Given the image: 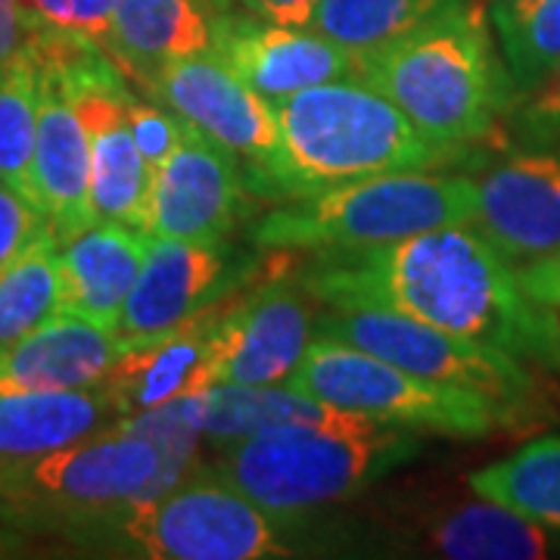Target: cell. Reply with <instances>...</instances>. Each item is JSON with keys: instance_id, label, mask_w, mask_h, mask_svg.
<instances>
[{"instance_id": "14", "label": "cell", "mask_w": 560, "mask_h": 560, "mask_svg": "<svg viewBox=\"0 0 560 560\" xmlns=\"http://www.w3.org/2000/svg\"><path fill=\"white\" fill-rule=\"evenodd\" d=\"M32 60L38 66V140L32 160V202L60 243H66L97 221L91 209L88 135L60 72L38 57Z\"/></svg>"}, {"instance_id": "20", "label": "cell", "mask_w": 560, "mask_h": 560, "mask_svg": "<svg viewBox=\"0 0 560 560\" xmlns=\"http://www.w3.org/2000/svg\"><path fill=\"white\" fill-rule=\"evenodd\" d=\"M147 243L150 237L143 231L113 221H94L60 243L66 312L116 330L147 256Z\"/></svg>"}, {"instance_id": "12", "label": "cell", "mask_w": 560, "mask_h": 560, "mask_svg": "<svg viewBox=\"0 0 560 560\" xmlns=\"http://www.w3.org/2000/svg\"><path fill=\"white\" fill-rule=\"evenodd\" d=\"M212 54L271 103L315 84L355 79V57L334 40L261 16L215 13Z\"/></svg>"}, {"instance_id": "31", "label": "cell", "mask_w": 560, "mask_h": 560, "mask_svg": "<svg viewBox=\"0 0 560 560\" xmlns=\"http://www.w3.org/2000/svg\"><path fill=\"white\" fill-rule=\"evenodd\" d=\"M128 125L138 143L140 156L147 160L150 172H156L162 162L172 156V150L178 147L184 119H178L168 106H153V103H140L131 97L128 103Z\"/></svg>"}, {"instance_id": "13", "label": "cell", "mask_w": 560, "mask_h": 560, "mask_svg": "<svg viewBox=\"0 0 560 560\" xmlns=\"http://www.w3.org/2000/svg\"><path fill=\"white\" fill-rule=\"evenodd\" d=\"M508 261H533L560 246V160L533 150L504 160L477 180L470 221Z\"/></svg>"}, {"instance_id": "21", "label": "cell", "mask_w": 560, "mask_h": 560, "mask_svg": "<svg viewBox=\"0 0 560 560\" xmlns=\"http://www.w3.org/2000/svg\"><path fill=\"white\" fill-rule=\"evenodd\" d=\"M119 423V408L103 386L0 393V464L38 458Z\"/></svg>"}, {"instance_id": "17", "label": "cell", "mask_w": 560, "mask_h": 560, "mask_svg": "<svg viewBox=\"0 0 560 560\" xmlns=\"http://www.w3.org/2000/svg\"><path fill=\"white\" fill-rule=\"evenodd\" d=\"M221 275L224 256L219 243L150 237L140 275L121 308L119 340H147L200 315Z\"/></svg>"}, {"instance_id": "6", "label": "cell", "mask_w": 560, "mask_h": 560, "mask_svg": "<svg viewBox=\"0 0 560 560\" xmlns=\"http://www.w3.org/2000/svg\"><path fill=\"white\" fill-rule=\"evenodd\" d=\"M287 386L340 411L455 440H480L504 420V401L489 393L427 381L324 334L308 342Z\"/></svg>"}, {"instance_id": "9", "label": "cell", "mask_w": 560, "mask_h": 560, "mask_svg": "<svg viewBox=\"0 0 560 560\" xmlns=\"http://www.w3.org/2000/svg\"><path fill=\"white\" fill-rule=\"evenodd\" d=\"M320 334L359 346L427 381L467 386L495 396L504 405L526 399L529 374L517 355L448 334L427 320L381 305H342L318 320Z\"/></svg>"}, {"instance_id": "23", "label": "cell", "mask_w": 560, "mask_h": 560, "mask_svg": "<svg viewBox=\"0 0 560 560\" xmlns=\"http://www.w3.org/2000/svg\"><path fill=\"white\" fill-rule=\"evenodd\" d=\"M480 499L499 501L526 521L560 529V436H541L467 477Z\"/></svg>"}, {"instance_id": "8", "label": "cell", "mask_w": 560, "mask_h": 560, "mask_svg": "<svg viewBox=\"0 0 560 560\" xmlns=\"http://www.w3.org/2000/svg\"><path fill=\"white\" fill-rule=\"evenodd\" d=\"M125 555L150 560L287 558L278 517L224 480L184 482L88 523Z\"/></svg>"}, {"instance_id": "19", "label": "cell", "mask_w": 560, "mask_h": 560, "mask_svg": "<svg viewBox=\"0 0 560 560\" xmlns=\"http://www.w3.org/2000/svg\"><path fill=\"white\" fill-rule=\"evenodd\" d=\"M212 0H116L106 54L153 91L162 66L212 50Z\"/></svg>"}, {"instance_id": "28", "label": "cell", "mask_w": 560, "mask_h": 560, "mask_svg": "<svg viewBox=\"0 0 560 560\" xmlns=\"http://www.w3.org/2000/svg\"><path fill=\"white\" fill-rule=\"evenodd\" d=\"M38 140V66L28 50L0 69V180L32 202ZM35 206V202H32Z\"/></svg>"}, {"instance_id": "27", "label": "cell", "mask_w": 560, "mask_h": 560, "mask_svg": "<svg viewBox=\"0 0 560 560\" xmlns=\"http://www.w3.org/2000/svg\"><path fill=\"white\" fill-rule=\"evenodd\" d=\"M492 25L508 79L523 97L560 62V0H495Z\"/></svg>"}, {"instance_id": "32", "label": "cell", "mask_w": 560, "mask_h": 560, "mask_svg": "<svg viewBox=\"0 0 560 560\" xmlns=\"http://www.w3.org/2000/svg\"><path fill=\"white\" fill-rule=\"evenodd\" d=\"M44 231H50L47 219L22 194L0 180V271Z\"/></svg>"}, {"instance_id": "29", "label": "cell", "mask_w": 560, "mask_h": 560, "mask_svg": "<svg viewBox=\"0 0 560 560\" xmlns=\"http://www.w3.org/2000/svg\"><path fill=\"white\" fill-rule=\"evenodd\" d=\"M116 0H22L28 25H47L106 47Z\"/></svg>"}, {"instance_id": "25", "label": "cell", "mask_w": 560, "mask_h": 560, "mask_svg": "<svg viewBox=\"0 0 560 560\" xmlns=\"http://www.w3.org/2000/svg\"><path fill=\"white\" fill-rule=\"evenodd\" d=\"M66 312L60 237L44 231L0 271V352Z\"/></svg>"}, {"instance_id": "10", "label": "cell", "mask_w": 560, "mask_h": 560, "mask_svg": "<svg viewBox=\"0 0 560 560\" xmlns=\"http://www.w3.org/2000/svg\"><path fill=\"white\" fill-rule=\"evenodd\" d=\"M237 156L184 121L178 147L153 172L147 237L219 243L241 215Z\"/></svg>"}, {"instance_id": "5", "label": "cell", "mask_w": 560, "mask_h": 560, "mask_svg": "<svg viewBox=\"0 0 560 560\" xmlns=\"http://www.w3.org/2000/svg\"><path fill=\"white\" fill-rule=\"evenodd\" d=\"M477 215V180L460 175L389 172L300 197L265 215L256 243L265 249L352 253L401 241L420 231L470 224Z\"/></svg>"}, {"instance_id": "18", "label": "cell", "mask_w": 560, "mask_h": 560, "mask_svg": "<svg viewBox=\"0 0 560 560\" xmlns=\"http://www.w3.org/2000/svg\"><path fill=\"white\" fill-rule=\"evenodd\" d=\"M121 340L94 320L60 312L0 352V393H60L103 386Z\"/></svg>"}, {"instance_id": "15", "label": "cell", "mask_w": 560, "mask_h": 560, "mask_svg": "<svg viewBox=\"0 0 560 560\" xmlns=\"http://www.w3.org/2000/svg\"><path fill=\"white\" fill-rule=\"evenodd\" d=\"M224 315V312H221ZM219 312H206L178 327L138 342H121V352L103 389L116 401L121 420L156 411L162 405L200 396L212 386V352L221 324Z\"/></svg>"}, {"instance_id": "1", "label": "cell", "mask_w": 560, "mask_h": 560, "mask_svg": "<svg viewBox=\"0 0 560 560\" xmlns=\"http://www.w3.org/2000/svg\"><path fill=\"white\" fill-rule=\"evenodd\" d=\"M305 283L330 308L381 305L517 359L560 364V324L551 308L526 296L521 275L474 224L327 253Z\"/></svg>"}, {"instance_id": "34", "label": "cell", "mask_w": 560, "mask_h": 560, "mask_svg": "<svg viewBox=\"0 0 560 560\" xmlns=\"http://www.w3.org/2000/svg\"><path fill=\"white\" fill-rule=\"evenodd\" d=\"M25 40H28V20L22 0H0V69L20 57Z\"/></svg>"}, {"instance_id": "30", "label": "cell", "mask_w": 560, "mask_h": 560, "mask_svg": "<svg viewBox=\"0 0 560 560\" xmlns=\"http://www.w3.org/2000/svg\"><path fill=\"white\" fill-rule=\"evenodd\" d=\"M514 128L526 143L548 147L560 140V62L551 75L536 84L529 94L517 97L514 109Z\"/></svg>"}, {"instance_id": "33", "label": "cell", "mask_w": 560, "mask_h": 560, "mask_svg": "<svg viewBox=\"0 0 560 560\" xmlns=\"http://www.w3.org/2000/svg\"><path fill=\"white\" fill-rule=\"evenodd\" d=\"M517 275H521L523 290L529 300L548 305V308H560V246L541 259L526 261Z\"/></svg>"}, {"instance_id": "22", "label": "cell", "mask_w": 560, "mask_h": 560, "mask_svg": "<svg viewBox=\"0 0 560 560\" xmlns=\"http://www.w3.org/2000/svg\"><path fill=\"white\" fill-rule=\"evenodd\" d=\"M200 405V430L212 440L237 442L259 430L283 427V423H337L352 418V411H340L334 405L308 399L287 383L278 386H209L197 396Z\"/></svg>"}, {"instance_id": "4", "label": "cell", "mask_w": 560, "mask_h": 560, "mask_svg": "<svg viewBox=\"0 0 560 560\" xmlns=\"http://www.w3.org/2000/svg\"><path fill=\"white\" fill-rule=\"evenodd\" d=\"M418 452V430L364 415L283 423L231 442L219 460V480L283 521L359 492Z\"/></svg>"}, {"instance_id": "7", "label": "cell", "mask_w": 560, "mask_h": 560, "mask_svg": "<svg viewBox=\"0 0 560 560\" xmlns=\"http://www.w3.org/2000/svg\"><path fill=\"white\" fill-rule=\"evenodd\" d=\"M165 489L160 445L128 423L38 458L0 464V511L40 523L88 526Z\"/></svg>"}, {"instance_id": "2", "label": "cell", "mask_w": 560, "mask_h": 560, "mask_svg": "<svg viewBox=\"0 0 560 560\" xmlns=\"http://www.w3.org/2000/svg\"><path fill=\"white\" fill-rule=\"evenodd\" d=\"M275 109L278 150L259 172L293 200L389 172H427L458 156L455 147L427 138L396 103L355 79L305 88Z\"/></svg>"}, {"instance_id": "24", "label": "cell", "mask_w": 560, "mask_h": 560, "mask_svg": "<svg viewBox=\"0 0 560 560\" xmlns=\"http://www.w3.org/2000/svg\"><path fill=\"white\" fill-rule=\"evenodd\" d=\"M448 3L452 0H318L305 28L359 60L418 32Z\"/></svg>"}, {"instance_id": "26", "label": "cell", "mask_w": 560, "mask_h": 560, "mask_svg": "<svg viewBox=\"0 0 560 560\" xmlns=\"http://www.w3.org/2000/svg\"><path fill=\"white\" fill-rule=\"evenodd\" d=\"M433 545L440 555L458 560H536L548 555L539 523L489 499L442 517L433 526Z\"/></svg>"}, {"instance_id": "11", "label": "cell", "mask_w": 560, "mask_h": 560, "mask_svg": "<svg viewBox=\"0 0 560 560\" xmlns=\"http://www.w3.org/2000/svg\"><path fill=\"white\" fill-rule=\"evenodd\" d=\"M153 94L178 119L256 168L278 150V109L212 50L162 66Z\"/></svg>"}, {"instance_id": "3", "label": "cell", "mask_w": 560, "mask_h": 560, "mask_svg": "<svg viewBox=\"0 0 560 560\" xmlns=\"http://www.w3.org/2000/svg\"><path fill=\"white\" fill-rule=\"evenodd\" d=\"M355 81L396 103L427 138L455 150L492 135L517 101L492 54L482 10L467 0H452L418 32L359 57Z\"/></svg>"}, {"instance_id": "16", "label": "cell", "mask_w": 560, "mask_h": 560, "mask_svg": "<svg viewBox=\"0 0 560 560\" xmlns=\"http://www.w3.org/2000/svg\"><path fill=\"white\" fill-rule=\"evenodd\" d=\"M312 342V312L290 290H268L224 312L212 352V386H278Z\"/></svg>"}, {"instance_id": "35", "label": "cell", "mask_w": 560, "mask_h": 560, "mask_svg": "<svg viewBox=\"0 0 560 560\" xmlns=\"http://www.w3.org/2000/svg\"><path fill=\"white\" fill-rule=\"evenodd\" d=\"M256 16L278 25H293L305 28L312 20V10L318 7V0H243Z\"/></svg>"}]
</instances>
